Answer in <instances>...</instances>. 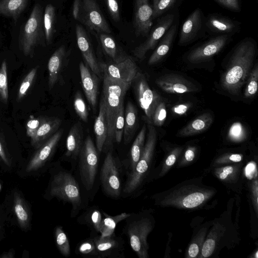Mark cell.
Masks as SVG:
<instances>
[{
	"label": "cell",
	"mask_w": 258,
	"mask_h": 258,
	"mask_svg": "<svg viewBox=\"0 0 258 258\" xmlns=\"http://www.w3.org/2000/svg\"><path fill=\"white\" fill-rule=\"evenodd\" d=\"M203 23L202 13L196 9L186 19L181 28L178 44L186 45L192 41L202 29Z\"/></svg>",
	"instance_id": "20"
},
{
	"label": "cell",
	"mask_w": 258,
	"mask_h": 258,
	"mask_svg": "<svg viewBox=\"0 0 258 258\" xmlns=\"http://www.w3.org/2000/svg\"><path fill=\"white\" fill-rule=\"evenodd\" d=\"M9 98L7 63L3 60L0 67V99L7 103Z\"/></svg>",
	"instance_id": "38"
},
{
	"label": "cell",
	"mask_w": 258,
	"mask_h": 258,
	"mask_svg": "<svg viewBox=\"0 0 258 258\" xmlns=\"http://www.w3.org/2000/svg\"><path fill=\"white\" fill-rule=\"evenodd\" d=\"M61 123V120L59 118L44 117L34 136L31 139L32 145L36 148H39L58 130Z\"/></svg>",
	"instance_id": "21"
},
{
	"label": "cell",
	"mask_w": 258,
	"mask_h": 258,
	"mask_svg": "<svg viewBox=\"0 0 258 258\" xmlns=\"http://www.w3.org/2000/svg\"><path fill=\"white\" fill-rule=\"evenodd\" d=\"M138 121V111L134 105L128 102L124 110V124L123 139L125 144H127L132 139Z\"/></svg>",
	"instance_id": "29"
},
{
	"label": "cell",
	"mask_w": 258,
	"mask_h": 258,
	"mask_svg": "<svg viewBox=\"0 0 258 258\" xmlns=\"http://www.w3.org/2000/svg\"><path fill=\"white\" fill-rule=\"evenodd\" d=\"M42 12L41 6L36 4L20 33L19 46L25 55L33 54L44 33Z\"/></svg>",
	"instance_id": "6"
},
{
	"label": "cell",
	"mask_w": 258,
	"mask_h": 258,
	"mask_svg": "<svg viewBox=\"0 0 258 258\" xmlns=\"http://www.w3.org/2000/svg\"><path fill=\"white\" fill-rule=\"evenodd\" d=\"M0 158L3 160V161L6 164L7 166H10L11 165V162L9 159V157L6 151V149L2 142L0 139Z\"/></svg>",
	"instance_id": "55"
},
{
	"label": "cell",
	"mask_w": 258,
	"mask_h": 258,
	"mask_svg": "<svg viewBox=\"0 0 258 258\" xmlns=\"http://www.w3.org/2000/svg\"><path fill=\"white\" fill-rule=\"evenodd\" d=\"M124 124V108L123 103L119 108L114 128V139L117 143H120L122 138Z\"/></svg>",
	"instance_id": "42"
},
{
	"label": "cell",
	"mask_w": 258,
	"mask_h": 258,
	"mask_svg": "<svg viewBox=\"0 0 258 258\" xmlns=\"http://www.w3.org/2000/svg\"><path fill=\"white\" fill-rule=\"evenodd\" d=\"M174 15L168 14L159 20L150 32L146 40L133 51L134 55L139 59H143L146 53L155 48L167 31L173 24Z\"/></svg>",
	"instance_id": "13"
},
{
	"label": "cell",
	"mask_w": 258,
	"mask_h": 258,
	"mask_svg": "<svg viewBox=\"0 0 258 258\" xmlns=\"http://www.w3.org/2000/svg\"><path fill=\"white\" fill-rule=\"evenodd\" d=\"M148 133L141 157L135 167L128 174L123 192L126 195L139 188L151 167L157 142V131L154 125L148 122Z\"/></svg>",
	"instance_id": "4"
},
{
	"label": "cell",
	"mask_w": 258,
	"mask_h": 258,
	"mask_svg": "<svg viewBox=\"0 0 258 258\" xmlns=\"http://www.w3.org/2000/svg\"><path fill=\"white\" fill-rule=\"evenodd\" d=\"M255 53V46L249 40L242 41L236 47L221 78V85L224 90L233 95L239 93L252 69Z\"/></svg>",
	"instance_id": "2"
},
{
	"label": "cell",
	"mask_w": 258,
	"mask_h": 258,
	"mask_svg": "<svg viewBox=\"0 0 258 258\" xmlns=\"http://www.w3.org/2000/svg\"><path fill=\"white\" fill-rule=\"evenodd\" d=\"M258 66L256 63L251 69L246 81L244 96L250 98L254 96L257 91Z\"/></svg>",
	"instance_id": "37"
},
{
	"label": "cell",
	"mask_w": 258,
	"mask_h": 258,
	"mask_svg": "<svg viewBox=\"0 0 258 258\" xmlns=\"http://www.w3.org/2000/svg\"><path fill=\"white\" fill-rule=\"evenodd\" d=\"M134 27L137 36H147L153 25V10L149 0H135Z\"/></svg>",
	"instance_id": "15"
},
{
	"label": "cell",
	"mask_w": 258,
	"mask_h": 258,
	"mask_svg": "<svg viewBox=\"0 0 258 258\" xmlns=\"http://www.w3.org/2000/svg\"><path fill=\"white\" fill-rule=\"evenodd\" d=\"M147 127L144 124L134 140L130 151L129 172L135 167L142 153L145 141Z\"/></svg>",
	"instance_id": "32"
},
{
	"label": "cell",
	"mask_w": 258,
	"mask_h": 258,
	"mask_svg": "<svg viewBox=\"0 0 258 258\" xmlns=\"http://www.w3.org/2000/svg\"><path fill=\"white\" fill-rule=\"evenodd\" d=\"M54 236L57 247L60 253L64 256L70 255V245L62 226H58L55 229Z\"/></svg>",
	"instance_id": "36"
},
{
	"label": "cell",
	"mask_w": 258,
	"mask_h": 258,
	"mask_svg": "<svg viewBox=\"0 0 258 258\" xmlns=\"http://www.w3.org/2000/svg\"><path fill=\"white\" fill-rule=\"evenodd\" d=\"M14 254L12 251L6 252L0 255V258H13Z\"/></svg>",
	"instance_id": "59"
},
{
	"label": "cell",
	"mask_w": 258,
	"mask_h": 258,
	"mask_svg": "<svg viewBox=\"0 0 258 258\" xmlns=\"http://www.w3.org/2000/svg\"><path fill=\"white\" fill-rule=\"evenodd\" d=\"M28 0H0V15L17 20L25 9Z\"/></svg>",
	"instance_id": "30"
},
{
	"label": "cell",
	"mask_w": 258,
	"mask_h": 258,
	"mask_svg": "<svg viewBox=\"0 0 258 258\" xmlns=\"http://www.w3.org/2000/svg\"><path fill=\"white\" fill-rule=\"evenodd\" d=\"M132 82L113 80L103 75L102 96L106 110L107 136L103 148L110 147L114 140V128L119 108L123 103L124 96Z\"/></svg>",
	"instance_id": "3"
},
{
	"label": "cell",
	"mask_w": 258,
	"mask_h": 258,
	"mask_svg": "<svg viewBox=\"0 0 258 258\" xmlns=\"http://www.w3.org/2000/svg\"><path fill=\"white\" fill-rule=\"evenodd\" d=\"M153 217L145 213L133 217L125 226L130 246L139 258L149 257L147 237L154 227Z\"/></svg>",
	"instance_id": "5"
},
{
	"label": "cell",
	"mask_w": 258,
	"mask_h": 258,
	"mask_svg": "<svg viewBox=\"0 0 258 258\" xmlns=\"http://www.w3.org/2000/svg\"><path fill=\"white\" fill-rule=\"evenodd\" d=\"M243 158V156L240 154H231L223 157L219 159L220 162H224L225 161L233 162H239Z\"/></svg>",
	"instance_id": "54"
},
{
	"label": "cell",
	"mask_w": 258,
	"mask_h": 258,
	"mask_svg": "<svg viewBox=\"0 0 258 258\" xmlns=\"http://www.w3.org/2000/svg\"><path fill=\"white\" fill-rule=\"evenodd\" d=\"M258 184H257V180L256 179L252 183V199L253 202L254 203V206L255 207V210L256 212L257 211V194H258Z\"/></svg>",
	"instance_id": "56"
},
{
	"label": "cell",
	"mask_w": 258,
	"mask_h": 258,
	"mask_svg": "<svg viewBox=\"0 0 258 258\" xmlns=\"http://www.w3.org/2000/svg\"><path fill=\"white\" fill-rule=\"evenodd\" d=\"M223 6L233 11H238L240 9L238 0H216Z\"/></svg>",
	"instance_id": "53"
},
{
	"label": "cell",
	"mask_w": 258,
	"mask_h": 258,
	"mask_svg": "<svg viewBox=\"0 0 258 258\" xmlns=\"http://www.w3.org/2000/svg\"><path fill=\"white\" fill-rule=\"evenodd\" d=\"M213 121L212 114L209 112L205 113L181 129L178 133V136L188 137L204 132L211 126Z\"/></svg>",
	"instance_id": "28"
},
{
	"label": "cell",
	"mask_w": 258,
	"mask_h": 258,
	"mask_svg": "<svg viewBox=\"0 0 258 258\" xmlns=\"http://www.w3.org/2000/svg\"><path fill=\"white\" fill-rule=\"evenodd\" d=\"M216 192V189L204 184L199 178L183 181L152 199L160 207L194 209L205 205Z\"/></svg>",
	"instance_id": "1"
},
{
	"label": "cell",
	"mask_w": 258,
	"mask_h": 258,
	"mask_svg": "<svg viewBox=\"0 0 258 258\" xmlns=\"http://www.w3.org/2000/svg\"><path fill=\"white\" fill-rule=\"evenodd\" d=\"M83 131L80 122L74 124L68 133L66 144L67 157L76 159L80 153L83 144Z\"/></svg>",
	"instance_id": "24"
},
{
	"label": "cell",
	"mask_w": 258,
	"mask_h": 258,
	"mask_svg": "<svg viewBox=\"0 0 258 258\" xmlns=\"http://www.w3.org/2000/svg\"><path fill=\"white\" fill-rule=\"evenodd\" d=\"M43 116L33 118L29 120L26 123V134L31 139L35 135L38 127L44 119Z\"/></svg>",
	"instance_id": "48"
},
{
	"label": "cell",
	"mask_w": 258,
	"mask_h": 258,
	"mask_svg": "<svg viewBox=\"0 0 258 258\" xmlns=\"http://www.w3.org/2000/svg\"><path fill=\"white\" fill-rule=\"evenodd\" d=\"M74 107L81 119L85 122H87L89 115L88 108L79 91L77 92L74 97Z\"/></svg>",
	"instance_id": "43"
},
{
	"label": "cell",
	"mask_w": 258,
	"mask_h": 258,
	"mask_svg": "<svg viewBox=\"0 0 258 258\" xmlns=\"http://www.w3.org/2000/svg\"><path fill=\"white\" fill-rule=\"evenodd\" d=\"M76 34L78 46L86 63L97 76L101 75V69L94 53L90 40L83 27L77 24Z\"/></svg>",
	"instance_id": "18"
},
{
	"label": "cell",
	"mask_w": 258,
	"mask_h": 258,
	"mask_svg": "<svg viewBox=\"0 0 258 258\" xmlns=\"http://www.w3.org/2000/svg\"><path fill=\"white\" fill-rule=\"evenodd\" d=\"M77 20L89 30L110 33L111 30L96 0H82Z\"/></svg>",
	"instance_id": "11"
},
{
	"label": "cell",
	"mask_w": 258,
	"mask_h": 258,
	"mask_svg": "<svg viewBox=\"0 0 258 258\" xmlns=\"http://www.w3.org/2000/svg\"><path fill=\"white\" fill-rule=\"evenodd\" d=\"M177 0H153V19L157 18L172 8Z\"/></svg>",
	"instance_id": "41"
},
{
	"label": "cell",
	"mask_w": 258,
	"mask_h": 258,
	"mask_svg": "<svg viewBox=\"0 0 258 258\" xmlns=\"http://www.w3.org/2000/svg\"><path fill=\"white\" fill-rule=\"evenodd\" d=\"M229 36L228 34L219 35L196 48L188 54L187 60L196 63L209 59L223 48L228 42Z\"/></svg>",
	"instance_id": "14"
},
{
	"label": "cell",
	"mask_w": 258,
	"mask_h": 258,
	"mask_svg": "<svg viewBox=\"0 0 258 258\" xmlns=\"http://www.w3.org/2000/svg\"><path fill=\"white\" fill-rule=\"evenodd\" d=\"M50 195L71 204L74 211L77 210L82 204L78 184L74 176L67 171H59L53 176Z\"/></svg>",
	"instance_id": "7"
},
{
	"label": "cell",
	"mask_w": 258,
	"mask_h": 258,
	"mask_svg": "<svg viewBox=\"0 0 258 258\" xmlns=\"http://www.w3.org/2000/svg\"><path fill=\"white\" fill-rule=\"evenodd\" d=\"M196 148L195 147H189L185 152L184 159L187 162L192 161L195 156Z\"/></svg>",
	"instance_id": "57"
},
{
	"label": "cell",
	"mask_w": 258,
	"mask_h": 258,
	"mask_svg": "<svg viewBox=\"0 0 258 258\" xmlns=\"http://www.w3.org/2000/svg\"><path fill=\"white\" fill-rule=\"evenodd\" d=\"M79 70L82 88L86 97L92 107L95 108L97 102L98 78L97 76L83 62L79 64Z\"/></svg>",
	"instance_id": "19"
},
{
	"label": "cell",
	"mask_w": 258,
	"mask_h": 258,
	"mask_svg": "<svg viewBox=\"0 0 258 258\" xmlns=\"http://www.w3.org/2000/svg\"><path fill=\"white\" fill-rule=\"evenodd\" d=\"M132 83L137 100L146 115L147 122H151L155 109L161 98L151 89L143 74L139 72Z\"/></svg>",
	"instance_id": "10"
},
{
	"label": "cell",
	"mask_w": 258,
	"mask_h": 258,
	"mask_svg": "<svg viewBox=\"0 0 258 258\" xmlns=\"http://www.w3.org/2000/svg\"><path fill=\"white\" fill-rule=\"evenodd\" d=\"M176 24L172 25L160 39L157 48L150 56L148 63L153 65L160 61L168 52L176 32Z\"/></svg>",
	"instance_id": "27"
},
{
	"label": "cell",
	"mask_w": 258,
	"mask_h": 258,
	"mask_svg": "<svg viewBox=\"0 0 258 258\" xmlns=\"http://www.w3.org/2000/svg\"><path fill=\"white\" fill-rule=\"evenodd\" d=\"M0 230H1V225H0Z\"/></svg>",
	"instance_id": "60"
},
{
	"label": "cell",
	"mask_w": 258,
	"mask_h": 258,
	"mask_svg": "<svg viewBox=\"0 0 258 258\" xmlns=\"http://www.w3.org/2000/svg\"><path fill=\"white\" fill-rule=\"evenodd\" d=\"M38 68L37 66L33 68L22 81L18 90L17 96L18 101H20L26 95L28 90L35 79Z\"/></svg>",
	"instance_id": "40"
},
{
	"label": "cell",
	"mask_w": 258,
	"mask_h": 258,
	"mask_svg": "<svg viewBox=\"0 0 258 258\" xmlns=\"http://www.w3.org/2000/svg\"><path fill=\"white\" fill-rule=\"evenodd\" d=\"M207 231V227L202 228L192 239L187 249V257H197L199 256L206 239Z\"/></svg>",
	"instance_id": "35"
},
{
	"label": "cell",
	"mask_w": 258,
	"mask_h": 258,
	"mask_svg": "<svg viewBox=\"0 0 258 258\" xmlns=\"http://www.w3.org/2000/svg\"><path fill=\"white\" fill-rule=\"evenodd\" d=\"M94 133L96 139V147L97 151L101 152L107 136L106 106L102 96L99 104V113L94 122Z\"/></svg>",
	"instance_id": "23"
},
{
	"label": "cell",
	"mask_w": 258,
	"mask_h": 258,
	"mask_svg": "<svg viewBox=\"0 0 258 258\" xmlns=\"http://www.w3.org/2000/svg\"><path fill=\"white\" fill-rule=\"evenodd\" d=\"M191 104L188 103L178 104L171 108L172 112L176 115H182L185 114L190 108Z\"/></svg>",
	"instance_id": "52"
},
{
	"label": "cell",
	"mask_w": 258,
	"mask_h": 258,
	"mask_svg": "<svg viewBox=\"0 0 258 258\" xmlns=\"http://www.w3.org/2000/svg\"><path fill=\"white\" fill-rule=\"evenodd\" d=\"M109 13L115 22L120 20V13L118 5L116 0H105Z\"/></svg>",
	"instance_id": "49"
},
{
	"label": "cell",
	"mask_w": 258,
	"mask_h": 258,
	"mask_svg": "<svg viewBox=\"0 0 258 258\" xmlns=\"http://www.w3.org/2000/svg\"><path fill=\"white\" fill-rule=\"evenodd\" d=\"M100 40L105 53L115 60L118 57H117L116 45L113 39L106 33H101L100 35Z\"/></svg>",
	"instance_id": "39"
},
{
	"label": "cell",
	"mask_w": 258,
	"mask_h": 258,
	"mask_svg": "<svg viewBox=\"0 0 258 258\" xmlns=\"http://www.w3.org/2000/svg\"><path fill=\"white\" fill-rule=\"evenodd\" d=\"M55 9L51 4H48L43 15L44 36L47 44H49L54 33Z\"/></svg>",
	"instance_id": "34"
},
{
	"label": "cell",
	"mask_w": 258,
	"mask_h": 258,
	"mask_svg": "<svg viewBox=\"0 0 258 258\" xmlns=\"http://www.w3.org/2000/svg\"><path fill=\"white\" fill-rule=\"evenodd\" d=\"M166 115L165 103L161 99L155 109L150 123L154 125L161 126L164 124Z\"/></svg>",
	"instance_id": "44"
},
{
	"label": "cell",
	"mask_w": 258,
	"mask_h": 258,
	"mask_svg": "<svg viewBox=\"0 0 258 258\" xmlns=\"http://www.w3.org/2000/svg\"><path fill=\"white\" fill-rule=\"evenodd\" d=\"M100 180L104 192L114 199H118L121 194L119 169L112 151L106 154L100 171Z\"/></svg>",
	"instance_id": "9"
},
{
	"label": "cell",
	"mask_w": 258,
	"mask_h": 258,
	"mask_svg": "<svg viewBox=\"0 0 258 258\" xmlns=\"http://www.w3.org/2000/svg\"><path fill=\"white\" fill-rule=\"evenodd\" d=\"M245 131L240 122H234L230 126L228 132V137L234 141H242L245 137Z\"/></svg>",
	"instance_id": "46"
},
{
	"label": "cell",
	"mask_w": 258,
	"mask_h": 258,
	"mask_svg": "<svg viewBox=\"0 0 258 258\" xmlns=\"http://www.w3.org/2000/svg\"><path fill=\"white\" fill-rule=\"evenodd\" d=\"M0 188H1V186H0Z\"/></svg>",
	"instance_id": "61"
},
{
	"label": "cell",
	"mask_w": 258,
	"mask_h": 258,
	"mask_svg": "<svg viewBox=\"0 0 258 258\" xmlns=\"http://www.w3.org/2000/svg\"><path fill=\"white\" fill-rule=\"evenodd\" d=\"M100 68L103 75L124 82H132L139 73L136 62L126 56L118 57L113 63L101 64Z\"/></svg>",
	"instance_id": "12"
},
{
	"label": "cell",
	"mask_w": 258,
	"mask_h": 258,
	"mask_svg": "<svg viewBox=\"0 0 258 258\" xmlns=\"http://www.w3.org/2000/svg\"><path fill=\"white\" fill-rule=\"evenodd\" d=\"M238 171L236 166H226L217 169L215 174L221 180H227L231 179Z\"/></svg>",
	"instance_id": "47"
},
{
	"label": "cell",
	"mask_w": 258,
	"mask_h": 258,
	"mask_svg": "<svg viewBox=\"0 0 258 258\" xmlns=\"http://www.w3.org/2000/svg\"><path fill=\"white\" fill-rule=\"evenodd\" d=\"M78 250L80 253L83 255L99 257V253L93 239H88L82 242L79 245Z\"/></svg>",
	"instance_id": "45"
},
{
	"label": "cell",
	"mask_w": 258,
	"mask_h": 258,
	"mask_svg": "<svg viewBox=\"0 0 258 258\" xmlns=\"http://www.w3.org/2000/svg\"><path fill=\"white\" fill-rule=\"evenodd\" d=\"M81 0H74L73 6V10L72 13L74 18L75 20H77L80 6H81Z\"/></svg>",
	"instance_id": "58"
},
{
	"label": "cell",
	"mask_w": 258,
	"mask_h": 258,
	"mask_svg": "<svg viewBox=\"0 0 258 258\" xmlns=\"http://www.w3.org/2000/svg\"><path fill=\"white\" fill-rule=\"evenodd\" d=\"M78 156L81 179L89 190L94 185L99 163L97 148L90 136H88L84 141Z\"/></svg>",
	"instance_id": "8"
},
{
	"label": "cell",
	"mask_w": 258,
	"mask_h": 258,
	"mask_svg": "<svg viewBox=\"0 0 258 258\" xmlns=\"http://www.w3.org/2000/svg\"><path fill=\"white\" fill-rule=\"evenodd\" d=\"M14 208L18 223L23 229H27L30 224V213L28 206L17 191L14 195Z\"/></svg>",
	"instance_id": "31"
},
{
	"label": "cell",
	"mask_w": 258,
	"mask_h": 258,
	"mask_svg": "<svg viewBox=\"0 0 258 258\" xmlns=\"http://www.w3.org/2000/svg\"><path fill=\"white\" fill-rule=\"evenodd\" d=\"M102 217L101 213L98 210H94L90 215V221L91 224L96 231L99 232Z\"/></svg>",
	"instance_id": "51"
},
{
	"label": "cell",
	"mask_w": 258,
	"mask_h": 258,
	"mask_svg": "<svg viewBox=\"0 0 258 258\" xmlns=\"http://www.w3.org/2000/svg\"><path fill=\"white\" fill-rule=\"evenodd\" d=\"M206 26L210 31L221 35H229L236 31L238 28V25L234 21L219 15L209 17Z\"/></svg>",
	"instance_id": "26"
},
{
	"label": "cell",
	"mask_w": 258,
	"mask_h": 258,
	"mask_svg": "<svg viewBox=\"0 0 258 258\" xmlns=\"http://www.w3.org/2000/svg\"><path fill=\"white\" fill-rule=\"evenodd\" d=\"M155 83L164 92L170 94H183L198 90L192 82L181 76L175 74L160 76L156 79Z\"/></svg>",
	"instance_id": "17"
},
{
	"label": "cell",
	"mask_w": 258,
	"mask_h": 258,
	"mask_svg": "<svg viewBox=\"0 0 258 258\" xmlns=\"http://www.w3.org/2000/svg\"><path fill=\"white\" fill-rule=\"evenodd\" d=\"M63 132L62 128L58 130L37 148L27 166L26 170L27 172L37 170L45 164L54 152Z\"/></svg>",
	"instance_id": "16"
},
{
	"label": "cell",
	"mask_w": 258,
	"mask_h": 258,
	"mask_svg": "<svg viewBox=\"0 0 258 258\" xmlns=\"http://www.w3.org/2000/svg\"><path fill=\"white\" fill-rule=\"evenodd\" d=\"M66 50L64 46L58 47L51 55L48 62V86L51 89L58 79L62 69Z\"/></svg>",
	"instance_id": "25"
},
{
	"label": "cell",
	"mask_w": 258,
	"mask_h": 258,
	"mask_svg": "<svg viewBox=\"0 0 258 258\" xmlns=\"http://www.w3.org/2000/svg\"><path fill=\"white\" fill-rule=\"evenodd\" d=\"M113 234L107 236L100 235L93 239L99 257H111L115 254H119L122 250V241Z\"/></svg>",
	"instance_id": "22"
},
{
	"label": "cell",
	"mask_w": 258,
	"mask_h": 258,
	"mask_svg": "<svg viewBox=\"0 0 258 258\" xmlns=\"http://www.w3.org/2000/svg\"><path fill=\"white\" fill-rule=\"evenodd\" d=\"M182 151V148H177L172 150L165 160L164 169H163L162 173L164 174L165 170H168L172 166L176 161L177 157Z\"/></svg>",
	"instance_id": "50"
},
{
	"label": "cell",
	"mask_w": 258,
	"mask_h": 258,
	"mask_svg": "<svg viewBox=\"0 0 258 258\" xmlns=\"http://www.w3.org/2000/svg\"><path fill=\"white\" fill-rule=\"evenodd\" d=\"M131 214L122 213L112 216L104 213V218L101 223L99 232L101 236H107L114 234L116 226L119 222L127 219Z\"/></svg>",
	"instance_id": "33"
}]
</instances>
